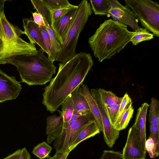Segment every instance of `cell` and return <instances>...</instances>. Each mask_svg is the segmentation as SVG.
Segmentation results:
<instances>
[{
    "label": "cell",
    "instance_id": "1",
    "mask_svg": "<svg viewBox=\"0 0 159 159\" xmlns=\"http://www.w3.org/2000/svg\"><path fill=\"white\" fill-rule=\"evenodd\" d=\"M93 61L90 54L80 52L64 63L59 64L56 76L46 86L42 103L53 113L74 89L82 84Z\"/></svg>",
    "mask_w": 159,
    "mask_h": 159
},
{
    "label": "cell",
    "instance_id": "2",
    "mask_svg": "<svg viewBox=\"0 0 159 159\" xmlns=\"http://www.w3.org/2000/svg\"><path fill=\"white\" fill-rule=\"evenodd\" d=\"M134 33L128 30L126 25L106 20L89 38L88 43L94 56L101 62L119 52L130 42Z\"/></svg>",
    "mask_w": 159,
    "mask_h": 159
},
{
    "label": "cell",
    "instance_id": "3",
    "mask_svg": "<svg viewBox=\"0 0 159 159\" xmlns=\"http://www.w3.org/2000/svg\"><path fill=\"white\" fill-rule=\"evenodd\" d=\"M8 63L16 67L22 81L30 86L43 85L50 81L57 68L40 51L34 54L16 57Z\"/></svg>",
    "mask_w": 159,
    "mask_h": 159
},
{
    "label": "cell",
    "instance_id": "4",
    "mask_svg": "<svg viewBox=\"0 0 159 159\" xmlns=\"http://www.w3.org/2000/svg\"><path fill=\"white\" fill-rule=\"evenodd\" d=\"M23 34L24 31L8 20L4 11L0 12V64L8 63L9 60L17 57L37 52L34 44L21 38Z\"/></svg>",
    "mask_w": 159,
    "mask_h": 159
},
{
    "label": "cell",
    "instance_id": "5",
    "mask_svg": "<svg viewBox=\"0 0 159 159\" xmlns=\"http://www.w3.org/2000/svg\"><path fill=\"white\" fill-rule=\"evenodd\" d=\"M92 13L91 5L88 1H82L77 6L71 24L63 39L56 61L64 63L76 55L75 49L79 36Z\"/></svg>",
    "mask_w": 159,
    "mask_h": 159
},
{
    "label": "cell",
    "instance_id": "6",
    "mask_svg": "<svg viewBox=\"0 0 159 159\" xmlns=\"http://www.w3.org/2000/svg\"><path fill=\"white\" fill-rule=\"evenodd\" d=\"M145 28L159 36V4L151 0H125Z\"/></svg>",
    "mask_w": 159,
    "mask_h": 159
},
{
    "label": "cell",
    "instance_id": "7",
    "mask_svg": "<svg viewBox=\"0 0 159 159\" xmlns=\"http://www.w3.org/2000/svg\"><path fill=\"white\" fill-rule=\"evenodd\" d=\"M94 120V117L91 113L86 116H80L70 127L63 130L55 139L53 143L56 152L65 153L69 151V148L80 132L88 124Z\"/></svg>",
    "mask_w": 159,
    "mask_h": 159
},
{
    "label": "cell",
    "instance_id": "8",
    "mask_svg": "<svg viewBox=\"0 0 159 159\" xmlns=\"http://www.w3.org/2000/svg\"><path fill=\"white\" fill-rule=\"evenodd\" d=\"M90 92L98 106L100 112L103 127L104 140L108 147L111 148L119 137L120 131L115 129L111 124L98 89H91Z\"/></svg>",
    "mask_w": 159,
    "mask_h": 159
},
{
    "label": "cell",
    "instance_id": "9",
    "mask_svg": "<svg viewBox=\"0 0 159 159\" xmlns=\"http://www.w3.org/2000/svg\"><path fill=\"white\" fill-rule=\"evenodd\" d=\"M110 1L111 7L108 15L112 17L113 20L129 26L134 32L141 29L138 24V20L129 7L123 6L116 0Z\"/></svg>",
    "mask_w": 159,
    "mask_h": 159
},
{
    "label": "cell",
    "instance_id": "10",
    "mask_svg": "<svg viewBox=\"0 0 159 159\" xmlns=\"http://www.w3.org/2000/svg\"><path fill=\"white\" fill-rule=\"evenodd\" d=\"M22 89L20 82L0 69V103L16 99Z\"/></svg>",
    "mask_w": 159,
    "mask_h": 159
},
{
    "label": "cell",
    "instance_id": "11",
    "mask_svg": "<svg viewBox=\"0 0 159 159\" xmlns=\"http://www.w3.org/2000/svg\"><path fill=\"white\" fill-rule=\"evenodd\" d=\"M122 154L125 159H145L138 141L137 132L133 124L129 129L127 138Z\"/></svg>",
    "mask_w": 159,
    "mask_h": 159
},
{
    "label": "cell",
    "instance_id": "12",
    "mask_svg": "<svg viewBox=\"0 0 159 159\" xmlns=\"http://www.w3.org/2000/svg\"><path fill=\"white\" fill-rule=\"evenodd\" d=\"M149 106L144 102L138 109L135 122L134 124L136 129L139 142L143 152L146 154L145 143L146 140V124L147 111Z\"/></svg>",
    "mask_w": 159,
    "mask_h": 159
},
{
    "label": "cell",
    "instance_id": "13",
    "mask_svg": "<svg viewBox=\"0 0 159 159\" xmlns=\"http://www.w3.org/2000/svg\"><path fill=\"white\" fill-rule=\"evenodd\" d=\"M24 32L29 39L30 43L36 44L41 48L43 52H45L43 40L39 26L34 21L31 17L23 19Z\"/></svg>",
    "mask_w": 159,
    "mask_h": 159
},
{
    "label": "cell",
    "instance_id": "14",
    "mask_svg": "<svg viewBox=\"0 0 159 159\" xmlns=\"http://www.w3.org/2000/svg\"><path fill=\"white\" fill-rule=\"evenodd\" d=\"M77 8V6L68 11L57 22L52 25L51 27L61 45L70 27Z\"/></svg>",
    "mask_w": 159,
    "mask_h": 159
},
{
    "label": "cell",
    "instance_id": "15",
    "mask_svg": "<svg viewBox=\"0 0 159 159\" xmlns=\"http://www.w3.org/2000/svg\"><path fill=\"white\" fill-rule=\"evenodd\" d=\"M79 87H77L71 93V96L73 102V114L79 116L87 115L90 113L88 102L81 93Z\"/></svg>",
    "mask_w": 159,
    "mask_h": 159
},
{
    "label": "cell",
    "instance_id": "16",
    "mask_svg": "<svg viewBox=\"0 0 159 159\" xmlns=\"http://www.w3.org/2000/svg\"><path fill=\"white\" fill-rule=\"evenodd\" d=\"M79 87L80 92L86 100L90 111L94 117L100 131L103 132V127L101 115L98 106L87 86L82 84Z\"/></svg>",
    "mask_w": 159,
    "mask_h": 159
},
{
    "label": "cell",
    "instance_id": "17",
    "mask_svg": "<svg viewBox=\"0 0 159 159\" xmlns=\"http://www.w3.org/2000/svg\"><path fill=\"white\" fill-rule=\"evenodd\" d=\"M100 132L95 120L91 122L80 132L72 144L69 151L70 152L80 142L89 138L93 137Z\"/></svg>",
    "mask_w": 159,
    "mask_h": 159
},
{
    "label": "cell",
    "instance_id": "18",
    "mask_svg": "<svg viewBox=\"0 0 159 159\" xmlns=\"http://www.w3.org/2000/svg\"><path fill=\"white\" fill-rule=\"evenodd\" d=\"M45 26L48 33L50 41V49L48 58L53 62L57 57L61 49V44L57 40L55 34L51 27L43 18Z\"/></svg>",
    "mask_w": 159,
    "mask_h": 159
},
{
    "label": "cell",
    "instance_id": "19",
    "mask_svg": "<svg viewBox=\"0 0 159 159\" xmlns=\"http://www.w3.org/2000/svg\"><path fill=\"white\" fill-rule=\"evenodd\" d=\"M61 105L62 111L58 110V111L63 118L62 126L63 130L73 115V105L71 94L67 97Z\"/></svg>",
    "mask_w": 159,
    "mask_h": 159
},
{
    "label": "cell",
    "instance_id": "20",
    "mask_svg": "<svg viewBox=\"0 0 159 159\" xmlns=\"http://www.w3.org/2000/svg\"><path fill=\"white\" fill-rule=\"evenodd\" d=\"M92 9L95 15H108L111 7L110 0H90Z\"/></svg>",
    "mask_w": 159,
    "mask_h": 159
},
{
    "label": "cell",
    "instance_id": "21",
    "mask_svg": "<svg viewBox=\"0 0 159 159\" xmlns=\"http://www.w3.org/2000/svg\"><path fill=\"white\" fill-rule=\"evenodd\" d=\"M98 89L101 99L105 107L115 104L120 105L122 98L117 97L112 92L100 88Z\"/></svg>",
    "mask_w": 159,
    "mask_h": 159
},
{
    "label": "cell",
    "instance_id": "22",
    "mask_svg": "<svg viewBox=\"0 0 159 159\" xmlns=\"http://www.w3.org/2000/svg\"><path fill=\"white\" fill-rule=\"evenodd\" d=\"M31 2L37 11L41 14L51 27L52 12L42 0H31Z\"/></svg>",
    "mask_w": 159,
    "mask_h": 159
},
{
    "label": "cell",
    "instance_id": "23",
    "mask_svg": "<svg viewBox=\"0 0 159 159\" xmlns=\"http://www.w3.org/2000/svg\"><path fill=\"white\" fill-rule=\"evenodd\" d=\"M134 109L132 105L116 119L113 126L120 131L125 129L132 118Z\"/></svg>",
    "mask_w": 159,
    "mask_h": 159
},
{
    "label": "cell",
    "instance_id": "24",
    "mask_svg": "<svg viewBox=\"0 0 159 159\" xmlns=\"http://www.w3.org/2000/svg\"><path fill=\"white\" fill-rule=\"evenodd\" d=\"M63 118L61 116L56 115L48 116L46 120V133L48 135L57 130L62 125Z\"/></svg>",
    "mask_w": 159,
    "mask_h": 159
},
{
    "label": "cell",
    "instance_id": "25",
    "mask_svg": "<svg viewBox=\"0 0 159 159\" xmlns=\"http://www.w3.org/2000/svg\"><path fill=\"white\" fill-rule=\"evenodd\" d=\"M134 32V34L130 41L134 45L143 41L149 40L154 38V35L145 28H141Z\"/></svg>",
    "mask_w": 159,
    "mask_h": 159
},
{
    "label": "cell",
    "instance_id": "26",
    "mask_svg": "<svg viewBox=\"0 0 159 159\" xmlns=\"http://www.w3.org/2000/svg\"><path fill=\"white\" fill-rule=\"evenodd\" d=\"M149 118L150 124L159 125V101L153 97L151 99Z\"/></svg>",
    "mask_w": 159,
    "mask_h": 159
},
{
    "label": "cell",
    "instance_id": "27",
    "mask_svg": "<svg viewBox=\"0 0 159 159\" xmlns=\"http://www.w3.org/2000/svg\"><path fill=\"white\" fill-rule=\"evenodd\" d=\"M52 149L51 147L43 142L35 147L32 152L40 159H43L48 156Z\"/></svg>",
    "mask_w": 159,
    "mask_h": 159
},
{
    "label": "cell",
    "instance_id": "28",
    "mask_svg": "<svg viewBox=\"0 0 159 159\" xmlns=\"http://www.w3.org/2000/svg\"><path fill=\"white\" fill-rule=\"evenodd\" d=\"M51 11L68 7L71 4L67 0H42Z\"/></svg>",
    "mask_w": 159,
    "mask_h": 159
},
{
    "label": "cell",
    "instance_id": "29",
    "mask_svg": "<svg viewBox=\"0 0 159 159\" xmlns=\"http://www.w3.org/2000/svg\"><path fill=\"white\" fill-rule=\"evenodd\" d=\"M149 137L153 141L155 144L154 154L155 157L159 154V125L150 124Z\"/></svg>",
    "mask_w": 159,
    "mask_h": 159
},
{
    "label": "cell",
    "instance_id": "30",
    "mask_svg": "<svg viewBox=\"0 0 159 159\" xmlns=\"http://www.w3.org/2000/svg\"><path fill=\"white\" fill-rule=\"evenodd\" d=\"M76 7L77 6L71 4L68 7L55 10L52 12V25L57 22L68 11Z\"/></svg>",
    "mask_w": 159,
    "mask_h": 159
},
{
    "label": "cell",
    "instance_id": "31",
    "mask_svg": "<svg viewBox=\"0 0 159 159\" xmlns=\"http://www.w3.org/2000/svg\"><path fill=\"white\" fill-rule=\"evenodd\" d=\"M131 105H132L131 99L128 94L126 93L122 97L120 105L117 118Z\"/></svg>",
    "mask_w": 159,
    "mask_h": 159
},
{
    "label": "cell",
    "instance_id": "32",
    "mask_svg": "<svg viewBox=\"0 0 159 159\" xmlns=\"http://www.w3.org/2000/svg\"><path fill=\"white\" fill-rule=\"evenodd\" d=\"M99 159H125L122 153L113 150H105Z\"/></svg>",
    "mask_w": 159,
    "mask_h": 159
},
{
    "label": "cell",
    "instance_id": "33",
    "mask_svg": "<svg viewBox=\"0 0 159 159\" xmlns=\"http://www.w3.org/2000/svg\"><path fill=\"white\" fill-rule=\"evenodd\" d=\"M44 43L45 52L48 54L50 49V41L49 36L45 26H39Z\"/></svg>",
    "mask_w": 159,
    "mask_h": 159
},
{
    "label": "cell",
    "instance_id": "34",
    "mask_svg": "<svg viewBox=\"0 0 159 159\" xmlns=\"http://www.w3.org/2000/svg\"><path fill=\"white\" fill-rule=\"evenodd\" d=\"M145 149L147 152L150 157L152 158H155L154 152L155 149V144L153 140L150 137L146 141Z\"/></svg>",
    "mask_w": 159,
    "mask_h": 159
},
{
    "label": "cell",
    "instance_id": "35",
    "mask_svg": "<svg viewBox=\"0 0 159 159\" xmlns=\"http://www.w3.org/2000/svg\"><path fill=\"white\" fill-rule=\"evenodd\" d=\"M33 20L39 26H45L43 18L42 16L37 11L32 12Z\"/></svg>",
    "mask_w": 159,
    "mask_h": 159
},
{
    "label": "cell",
    "instance_id": "36",
    "mask_svg": "<svg viewBox=\"0 0 159 159\" xmlns=\"http://www.w3.org/2000/svg\"><path fill=\"white\" fill-rule=\"evenodd\" d=\"M70 152L68 151L65 153L61 152H56L55 155L50 159H66Z\"/></svg>",
    "mask_w": 159,
    "mask_h": 159
},
{
    "label": "cell",
    "instance_id": "37",
    "mask_svg": "<svg viewBox=\"0 0 159 159\" xmlns=\"http://www.w3.org/2000/svg\"><path fill=\"white\" fill-rule=\"evenodd\" d=\"M18 159H31L30 155L26 148L22 149V151Z\"/></svg>",
    "mask_w": 159,
    "mask_h": 159
},
{
    "label": "cell",
    "instance_id": "38",
    "mask_svg": "<svg viewBox=\"0 0 159 159\" xmlns=\"http://www.w3.org/2000/svg\"><path fill=\"white\" fill-rule=\"evenodd\" d=\"M21 151L22 149H19L3 159H18Z\"/></svg>",
    "mask_w": 159,
    "mask_h": 159
},
{
    "label": "cell",
    "instance_id": "39",
    "mask_svg": "<svg viewBox=\"0 0 159 159\" xmlns=\"http://www.w3.org/2000/svg\"><path fill=\"white\" fill-rule=\"evenodd\" d=\"M6 0H0V12L4 11V4Z\"/></svg>",
    "mask_w": 159,
    "mask_h": 159
}]
</instances>
